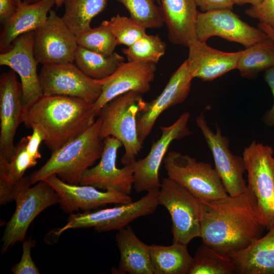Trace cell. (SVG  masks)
I'll use <instances>...</instances> for the list:
<instances>
[{
	"instance_id": "cell-27",
	"label": "cell",
	"mask_w": 274,
	"mask_h": 274,
	"mask_svg": "<svg viewBox=\"0 0 274 274\" xmlns=\"http://www.w3.org/2000/svg\"><path fill=\"white\" fill-rule=\"evenodd\" d=\"M153 274H189L193 262L187 245L177 242L168 246L150 245Z\"/></svg>"
},
{
	"instance_id": "cell-9",
	"label": "cell",
	"mask_w": 274,
	"mask_h": 274,
	"mask_svg": "<svg viewBox=\"0 0 274 274\" xmlns=\"http://www.w3.org/2000/svg\"><path fill=\"white\" fill-rule=\"evenodd\" d=\"M243 157L248 173L247 186L257 201L266 229L274 224V157L272 147L253 141Z\"/></svg>"
},
{
	"instance_id": "cell-13",
	"label": "cell",
	"mask_w": 274,
	"mask_h": 274,
	"mask_svg": "<svg viewBox=\"0 0 274 274\" xmlns=\"http://www.w3.org/2000/svg\"><path fill=\"white\" fill-rule=\"evenodd\" d=\"M190 117L188 112L182 113L172 125L161 126V134L153 142L150 150L144 158L134 163L133 187L136 192L159 189L161 183L159 170L170 144L189 135L191 132L188 127Z\"/></svg>"
},
{
	"instance_id": "cell-39",
	"label": "cell",
	"mask_w": 274,
	"mask_h": 274,
	"mask_svg": "<svg viewBox=\"0 0 274 274\" xmlns=\"http://www.w3.org/2000/svg\"><path fill=\"white\" fill-rule=\"evenodd\" d=\"M264 79L271 90L273 97V103L271 108L264 114L262 120L267 126L273 127L274 126V66L265 71Z\"/></svg>"
},
{
	"instance_id": "cell-2",
	"label": "cell",
	"mask_w": 274,
	"mask_h": 274,
	"mask_svg": "<svg viewBox=\"0 0 274 274\" xmlns=\"http://www.w3.org/2000/svg\"><path fill=\"white\" fill-rule=\"evenodd\" d=\"M93 103L64 95L43 94L24 110L23 123L40 127L44 143L54 151L74 140L95 121Z\"/></svg>"
},
{
	"instance_id": "cell-15",
	"label": "cell",
	"mask_w": 274,
	"mask_h": 274,
	"mask_svg": "<svg viewBox=\"0 0 274 274\" xmlns=\"http://www.w3.org/2000/svg\"><path fill=\"white\" fill-rule=\"evenodd\" d=\"M33 33L32 31L20 36L0 54L1 65L9 67L20 77L24 110L43 94L33 52Z\"/></svg>"
},
{
	"instance_id": "cell-14",
	"label": "cell",
	"mask_w": 274,
	"mask_h": 274,
	"mask_svg": "<svg viewBox=\"0 0 274 274\" xmlns=\"http://www.w3.org/2000/svg\"><path fill=\"white\" fill-rule=\"evenodd\" d=\"M33 33V52L38 63H73L78 46L76 35L54 10L49 12L46 23Z\"/></svg>"
},
{
	"instance_id": "cell-25",
	"label": "cell",
	"mask_w": 274,
	"mask_h": 274,
	"mask_svg": "<svg viewBox=\"0 0 274 274\" xmlns=\"http://www.w3.org/2000/svg\"><path fill=\"white\" fill-rule=\"evenodd\" d=\"M116 241L120 253V273L153 274L150 245L139 239L131 226L118 230Z\"/></svg>"
},
{
	"instance_id": "cell-45",
	"label": "cell",
	"mask_w": 274,
	"mask_h": 274,
	"mask_svg": "<svg viewBox=\"0 0 274 274\" xmlns=\"http://www.w3.org/2000/svg\"><path fill=\"white\" fill-rule=\"evenodd\" d=\"M13 1L17 6H18L22 2V0H13Z\"/></svg>"
},
{
	"instance_id": "cell-38",
	"label": "cell",
	"mask_w": 274,
	"mask_h": 274,
	"mask_svg": "<svg viewBox=\"0 0 274 274\" xmlns=\"http://www.w3.org/2000/svg\"><path fill=\"white\" fill-rule=\"evenodd\" d=\"M31 129L32 134L26 136V148L31 156L38 160L42 157L39 149L41 143L44 142L45 134L43 130L38 126H33Z\"/></svg>"
},
{
	"instance_id": "cell-4",
	"label": "cell",
	"mask_w": 274,
	"mask_h": 274,
	"mask_svg": "<svg viewBox=\"0 0 274 274\" xmlns=\"http://www.w3.org/2000/svg\"><path fill=\"white\" fill-rule=\"evenodd\" d=\"M146 104L142 94L130 91L114 98L99 112L98 116L101 120L100 136L104 139L113 136L122 143L125 150L121 158L124 165L134 162L142 148L138 133L137 119Z\"/></svg>"
},
{
	"instance_id": "cell-12",
	"label": "cell",
	"mask_w": 274,
	"mask_h": 274,
	"mask_svg": "<svg viewBox=\"0 0 274 274\" xmlns=\"http://www.w3.org/2000/svg\"><path fill=\"white\" fill-rule=\"evenodd\" d=\"M197 39L206 43L214 36L242 44L246 48L267 40V35L243 21L231 9L199 12L196 22Z\"/></svg>"
},
{
	"instance_id": "cell-19",
	"label": "cell",
	"mask_w": 274,
	"mask_h": 274,
	"mask_svg": "<svg viewBox=\"0 0 274 274\" xmlns=\"http://www.w3.org/2000/svg\"><path fill=\"white\" fill-rule=\"evenodd\" d=\"M193 79L186 59L172 74L161 93L153 100L147 102L145 110L139 114L137 119L138 133L142 144L150 134L159 116L165 110L186 100Z\"/></svg>"
},
{
	"instance_id": "cell-20",
	"label": "cell",
	"mask_w": 274,
	"mask_h": 274,
	"mask_svg": "<svg viewBox=\"0 0 274 274\" xmlns=\"http://www.w3.org/2000/svg\"><path fill=\"white\" fill-rule=\"evenodd\" d=\"M44 181L57 193L60 207L67 213L79 210L90 211L107 204H125L132 201L128 194L116 191H101L91 185L69 184L56 175H51Z\"/></svg>"
},
{
	"instance_id": "cell-18",
	"label": "cell",
	"mask_w": 274,
	"mask_h": 274,
	"mask_svg": "<svg viewBox=\"0 0 274 274\" xmlns=\"http://www.w3.org/2000/svg\"><path fill=\"white\" fill-rule=\"evenodd\" d=\"M21 83L12 70L0 77V158L9 161L14 150L17 129L23 123Z\"/></svg>"
},
{
	"instance_id": "cell-26",
	"label": "cell",
	"mask_w": 274,
	"mask_h": 274,
	"mask_svg": "<svg viewBox=\"0 0 274 274\" xmlns=\"http://www.w3.org/2000/svg\"><path fill=\"white\" fill-rule=\"evenodd\" d=\"M26 143V137L22 138L15 145L9 161L0 158L1 204L13 200L12 193L14 187L23 179L26 170L37 164L38 160L28 152Z\"/></svg>"
},
{
	"instance_id": "cell-30",
	"label": "cell",
	"mask_w": 274,
	"mask_h": 274,
	"mask_svg": "<svg viewBox=\"0 0 274 274\" xmlns=\"http://www.w3.org/2000/svg\"><path fill=\"white\" fill-rule=\"evenodd\" d=\"M274 66V43L267 40L242 50L236 69L242 77L249 78Z\"/></svg>"
},
{
	"instance_id": "cell-42",
	"label": "cell",
	"mask_w": 274,
	"mask_h": 274,
	"mask_svg": "<svg viewBox=\"0 0 274 274\" xmlns=\"http://www.w3.org/2000/svg\"><path fill=\"white\" fill-rule=\"evenodd\" d=\"M258 28L264 32L267 36L274 43V29L269 25L259 22Z\"/></svg>"
},
{
	"instance_id": "cell-23",
	"label": "cell",
	"mask_w": 274,
	"mask_h": 274,
	"mask_svg": "<svg viewBox=\"0 0 274 274\" xmlns=\"http://www.w3.org/2000/svg\"><path fill=\"white\" fill-rule=\"evenodd\" d=\"M169 41L188 48L196 39V22L199 12L194 0H160Z\"/></svg>"
},
{
	"instance_id": "cell-29",
	"label": "cell",
	"mask_w": 274,
	"mask_h": 274,
	"mask_svg": "<svg viewBox=\"0 0 274 274\" xmlns=\"http://www.w3.org/2000/svg\"><path fill=\"white\" fill-rule=\"evenodd\" d=\"M108 0H64L62 19L75 35L89 29L94 17L106 7Z\"/></svg>"
},
{
	"instance_id": "cell-34",
	"label": "cell",
	"mask_w": 274,
	"mask_h": 274,
	"mask_svg": "<svg viewBox=\"0 0 274 274\" xmlns=\"http://www.w3.org/2000/svg\"><path fill=\"white\" fill-rule=\"evenodd\" d=\"M78 46L104 55H110L114 52L118 45L111 31L101 24L76 35Z\"/></svg>"
},
{
	"instance_id": "cell-22",
	"label": "cell",
	"mask_w": 274,
	"mask_h": 274,
	"mask_svg": "<svg viewBox=\"0 0 274 274\" xmlns=\"http://www.w3.org/2000/svg\"><path fill=\"white\" fill-rule=\"evenodd\" d=\"M54 4V0H40L30 4L22 2L17 6L15 13L4 22L0 35L1 52L6 51L20 36L44 26Z\"/></svg>"
},
{
	"instance_id": "cell-33",
	"label": "cell",
	"mask_w": 274,
	"mask_h": 274,
	"mask_svg": "<svg viewBox=\"0 0 274 274\" xmlns=\"http://www.w3.org/2000/svg\"><path fill=\"white\" fill-rule=\"evenodd\" d=\"M126 8L130 17L147 28H159L164 23L161 6L155 0H117ZM156 1V0H155Z\"/></svg>"
},
{
	"instance_id": "cell-17",
	"label": "cell",
	"mask_w": 274,
	"mask_h": 274,
	"mask_svg": "<svg viewBox=\"0 0 274 274\" xmlns=\"http://www.w3.org/2000/svg\"><path fill=\"white\" fill-rule=\"evenodd\" d=\"M156 70V64L153 63L124 61L110 76L96 80L101 87L100 96L93 103L97 116L104 106L121 94L130 91L142 94L148 92L154 79Z\"/></svg>"
},
{
	"instance_id": "cell-32",
	"label": "cell",
	"mask_w": 274,
	"mask_h": 274,
	"mask_svg": "<svg viewBox=\"0 0 274 274\" xmlns=\"http://www.w3.org/2000/svg\"><path fill=\"white\" fill-rule=\"evenodd\" d=\"M166 48L165 43L158 35L146 34L122 52L129 61L156 64L164 55Z\"/></svg>"
},
{
	"instance_id": "cell-5",
	"label": "cell",
	"mask_w": 274,
	"mask_h": 274,
	"mask_svg": "<svg viewBox=\"0 0 274 274\" xmlns=\"http://www.w3.org/2000/svg\"><path fill=\"white\" fill-rule=\"evenodd\" d=\"M31 185L30 176H25L13 190L12 197L16 207L2 238V254L17 242H23L35 218L47 208L59 202L58 194L45 181H39L33 187Z\"/></svg>"
},
{
	"instance_id": "cell-1",
	"label": "cell",
	"mask_w": 274,
	"mask_h": 274,
	"mask_svg": "<svg viewBox=\"0 0 274 274\" xmlns=\"http://www.w3.org/2000/svg\"><path fill=\"white\" fill-rule=\"evenodd\" d=\"M200 238L218 253L230 257L261 237L266 229L255 197L247 186L236 196L200 201Z\"/></svg>"
},
{
	"instance_id": "cell-43",
	"label": "cell",
	"mask_w": 274,
	"mask_h": 274,
	"mask_svg": "<svg viewBox=\"0 0 274 274\" xmlns=\"http://www.w3.org/2000/svg\"><path fill=\"white\" fill-rule=\"evenodd\" d=\"M263 0H231L234 5H242L246 4H249L252 6L258 5Z\"/></svg>"
},
{
	"instance_id": "cell-6",
	"label": "cell",
	"mask_w": 274,
	"mask_h": 274,
	"mask_svg": "<svg viewBox=\"0 0 274 274\" xmlns=\"http://www.w3.org/2000/svg\"><path fill=\"white\" fill-rule=\"evenodd\" d=\"M163 161L167 177L199 200H214L228 195L217 170L210 164L177 151L167 152Z\"/></svg>"
},
{
	"instance_id": "cell-8",
	"label": "cell",
	"mask_w": 274,
	"mask_h": 274,
	"mask_svg": "<svg viewBox=\"0 0 274 274\" xmlns=\"http://www.w3.org/2000/svg\"><path fill=\"white\" fill-rule=\"evenodd\" d=\"M158 202L170 216L173 242L188 245L193 239L200 237L201 203L188 190L165 178L159 189Z\"/></svg>"
},
{
	"instance_id": "cell-41",
	"label": "cell",
	"mask_w": 274,
	"mask_h": 274,
	"mask_svg": "<svg viewBox=\"0 0 274 274\" xmlns=\"http://www.w3.org/2000/svg\"><path fill=\"white\" fill-rule=\"evenodd\" d=\"M17 6L13 0H0V20L5 22L16 12Z\"/></svg>"
},
{
	"instance_id": "cell-10",
	"label": "cell",
	"mask_w": 274,
	"mask_h": 274,
	"mask_svg": "<svg viewBox=\"0 0 274 274\" xmlns=\"http://www.w3.org/2000/svg\"><path fill=\"white\" fill-rule=\"evenodd\" d=\"M39 78L43 94L64 95L94 103L101 93L100 85L73 63L43 65Z\"/></svg>"
},
{
	"instance_id": "cell-37",
	"label": "cell",
	"mask_w": 274,
	"mask_h": 274,
	"mask_svg": "<svg viewBox=\"0 0 274 274\" xmlns=\"http://www.w3.org/2000/svg\"><path fill=\"white\" fill-rule=\"evenodd\" d=\"M246 14L274 29V0H263L258 5L246 9Z\"/></svg>"
},
{
	"instance_id": "cell-46",
	"label": "cell",
	"mask_w": 274,
	"mask_h": 274,
	"mask_svg": "<svg viewBox=\"0 0 274 274\" xmlns=\"http://www.w3.org/2000/svg\"><path fill=\"white\" fill-rule=\"evenodd\" d=\"M156 1H157V2L160 5V6L161 5L160 0H156Z\"/></svg>"
},
{
	"instance_id": "cell-35",
	"label": "cell",
	"mask_w": 274,
	"mask_h": 274,
	"mask_svg": "<svg viewBox=\"0 0 274 274\" xmlns=\"http://www.w3.org/2000/svg\"><path fill=\"white\" fill-rule=\"evenodd\" d=\"M116 38L118 45L128 47L146 33V28L132 18L119 14L102 22Z\"/></svg>"
},
{
	"instance_id": "cell-7",
	"label": "cell",
	"mask_w": 274,
	"mask_h": 274,
	"mask_svg": "<svg viewBox=\"0 0 274 274\" xmlns=\"http://www.w3.org/2000/svg\"><path fill=\"white\" fill-rule=\"evenodd\" d=\"M159 191L150 190L137 201L119 206L72 214L66 223L56 230L54 234L59 236L68 229L88 227H94L98 232L121 230L135 219L152 214L156 211L159 205Z\"/></svg>"
},
{
	"instance_id": "cell-31",
	"label": "cell",
	"mask_w": 274,
	"mask_h": 274,
	"mask_svg": "<svg viewBox=\"0 0 274 274\" xmlns=\"http://www.w3.org/2000/svg\"><path fill=\"white\" fill-rule=\"evenodd\" d=\"M232 273H236V267L232 259L218 253L203 243L193 257L189 272V274Z\"/></svg>"
},
{
	"instance_id": "cell-28",
	"label": "cell",
	"mask_w": 274,
	"mask_h": 274,
	"mask_svg": "<svg viewBox=\"0 0 274 274\" xmlns=\"http://www.w3.org/2000/svg\"><path fill=\"white\" fill-rule=\"evenodd\" d=\"M124 61V57L116 52L106 56L79 46L74 57L76 65L86 75L95 80L110 76Z\"/></svg>"
},
{
	"instance_id": "cell-40",
	"label": "cell",
	"mask_w": 274,
	"mask_h": 274,
	"mask_svg": "<svg viewBox=\"0 0 274 274\" xmlns=\"http://www.w3.org/2000/svg\"><path fill=\"white\" fill-rule=\"evenodd\" d=\"M202 12L218 10H232L234 4L231 0H194Z\"/></svg>"
},
{
	"instance_id": "cell-3",
	"label": "cell",
	"mask_w": 274,
	"mask_h": 274,
	"mask_svg": "<svg viewBox=\"0 0 274 274\" xmlns=\"http://www.w3.org/2000/svg\"><path fill=\"white\" fill-rule=\"evenodd\" d=\"M101 123L98 116L84 132L52 152L46 162L29 175L31 185L53 175L66 183L79 185L84 172L101 156L104 139L100 134Z\"/></svg>"
},
{
	"instance_id": "cell-11",
	"label": "cell",
	"mask_w": 274,
	"mask_h": 274,
	"mask_svg": "<svg viewBox=\"0 0 274 274\" xmlns=\"http://www.w3.org/2000/svg\"><path fill=\"white\" fill-rule=\"evenodd\" d=\"M196 123L212 152L215 168L227 194L236 196L244 193L247 185L244 178L246 170L243 157L232 153L228 138L222 134L218 125L215 132L211 129L203 113L196 117Z\"/></svg>"
},
{
	"instance_id": "cell-16",
	"label": "cell",
	"mask_w": 274,
	"mask_h": 274,
	"mask_svg": "<svg viewBox=\"0 0 274 274\" xmlns=\"http://www.w3.org/2000/svg\"><path fill=\"white\" fill-rule=\"evenodd\" d=\"M122 143L113 136L104 139V148L99 163L83 174L80 185H91L105 190L129 195L133 186L134 162L122 168L116 165L117 152Z\"/></svg>"
},
{
	"instance_id": "cell-24",
	"label": "cell",
	"mask_w": 274,
	"mask_h": 274,
	"mask_svg": "<svg viewBox=\"0 0 274 274\" xmlns=\"http://www.w3.org/2000/svg\"><path fill=\"white\" fill-rule=\"evenodd\" d=\"M230 258L238 274H274V224L267 233Z\"/></svg>"
},
{
	"instance_id": "cell-44",
	"label": "cell",
	"mask_w": 274,
	"mask_h": 274,
	"mask_svg": "<svg viewBox=\"0 0 274 274\" xmlns=\"http://www.w3.org/2000/svg\"><path fill=\"white\" fill-rule=\"evenodd\" d=\"M40 0H23L22 2L24 3L30 4V3H33L38 2ZM54 1L55 2V5L56 6V7L59 8L63 4L64 0H54Z\"/></svg>"
},
{
	"instance_id": "cell-21",
	"label": "cell",
	"mask_w": 274,
	"mask_h": 274,
	"mask_svg": "<svg viewBox=\"0 0 274 274\" xmlns=\"http://www.w3.org/2000/svg\"><path fill=\"white\" fill-rule=\"evenodd\" d=\"M187 59L189 72L193 78L211 81L227 73L236 69L242 52H223L195 39L188 47Z\"/></svg>"
},
{
	"instance_id": "cell-36",
	"label": "cell",
	"mask_w": 274,
	"mask_h": 274,
	"mask_svg": "<svg viewBox=\"0 0 274 274\" xmlns=\"http://www.w3.org/2000/svg\"><path fill=\"white\" fill-rule=\"evenodd\" d=\"M22 243L23 251L20 261L12 266V272L14 274H39V270L31 256V250L35 245V241L29 238Z\"/></svg>"
}]
</instances>
